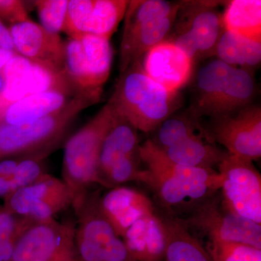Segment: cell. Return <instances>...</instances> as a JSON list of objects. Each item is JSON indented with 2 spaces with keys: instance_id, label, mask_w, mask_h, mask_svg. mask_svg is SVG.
I'll use <instances>...</instances> for the list:
<instances>
[{
  "instance_id": "1",
  "label": "cell",
  "mask_w": 261,
  "mask_h": 261,
  "mask_svg": "<svg viewBox=\"0 0 261 261\" xmlns=\"http://www.w3.org/2000/svg\"><path fill=\"white\" fill-rule=\"evenodd\" d=\"M141 161L146 165L139 182L153 192L165 214L185 219L219 194L221 175L215 169L190 168L168 162L149 145H140Z\"/></svg>"
},
{
  "instance_id": "2",
  "label": "cell",
  "mask_w": 261,
  "mask_h": 261,
  "mask_svg": "<svg viewBox=\"0 0 261 261\" xmlns=\"http://www.w3.org/2000/svg\"><path fill=\"white\" fill-rule=\"evenodd\" d=\"M100 207L135 261H161L166 250L162 216L143 192L118 186L101 195Z\"/></svg>"
},
{
  "instance_id": "3",
  "label": "cell",
  "mask_w": 261,
  "mask_h": 261,
  "mask_svg": "<svg viewBox=\"0 0 261 261\" xmlns=\"http://www.w3.org/2000/svg\"><path fill=\"white\" fill-rule=\"evenodd\" d=\"M102 92H81L59 111L32 123L11 125L0 121V161L54 152L75 118L99 101Z\"/></svg>"
},
{
  "instance_id": "4",
  "label": "cell",
  "mask_w": 261,
  "mask_h": 261,
  "mask_svg": "<svg viewBox=\"0 0 261 261\" xmlns=\"http://www.w3.org/2000/svg\"><path fill=\"white\" fill-rule=\"evenodd\" d=\"M176 99L177 93L151 80L138 61L121 73L107 103L136 129L149 133L171 116Z\"/></svg>"
},
{
  "instance_id": "5",
  "label": "cell",
  "mask_w": 261,
  "mask_h": 261,
  "mask_svg": "<svg viewBox=\"0 0 261 261\" xmlns=\"http://www.w3.org/2000/svg\"><path fill=\"white\" fill-rule=\"evenodd\" d=\"M114 112L109 105L66 141L62 180L69 189L72 207L85 198L92 185L98 184V165L103 140L112 126Z\"/></svg>"
},
{
  "instance_id": "6",
  "label": "cell",
  "mask_w": 261,
  "mask_h": 261,
  "mask_svg": "<svg viewBox=\"0 0 261 261\" xmlns=\"http://www.w3.org/2000/svg\"><path fill=\"white\" fill-rule=\"evenodd\" d=\"M99 192H89L73 207L76 215L74 247L80 261H135L103 214Z\"/></svg>"
},
{
  "instance_id": "7",
  "label": "cell",
  "mask_w": 261,
  "mask_h": 261,
  "mask_svg": "<svg viewBox=\"0 0 261 261\" xmlns=\"http://www.w3.org/2000/svg\"><path fill=\"white\" fill-rule=\"evenodd\" d=\"M220 196L228 211L261 224V176L253 161L226 153L218 166Z\"/></svg>"
},
{
  "instance_id": "8",
  "label": "cell",
  "mask_w": 261,
  "mask_h": 261,
  "mask_svg": "<svg viewBox=\"0 0 261 261\" xmlns=\"http://www.w3.org/2000/svg\"><path fill=\"white\" fill-rule=\"evenodd\" d=\"M112 62L113 49L107 39L87 34L65 42V72L78 92L102 89Z\"/></svg>"
},
{
  "instance_id": "9",
  "label": "cell",
  "mask_w": 261,
  "mask_h": 261,
  "mask_svg": "<svg viewBox=\"0 0 261 261\" xmlns=\"http://www.w3.org/2000/svg\"><path fill=\"white\" fill-rule=\"evenodd\" d=\"M181 220L192 232L205 237L207 240L245 244L261 249V224L228 211L221 202L220 192Z\"/></svg>"
},
{
  "instance_id": "10",
  "label": "cell",
  "mask_w": 261,
  "mask_h": 261,
  "mask_svg": "<svg viewBox=\"0 0 261 261\" xmlns=\"http://www.w3.org/2000/svg\"><path fill=\"white\" fill-rule=\"evenodd\" d=\"M72 204L71 193L65 182L47 173L7 197L3 207L15 216L38 222L55 219Z\"/></svg>"
},
{
  "instance_id": "11",
  "label": "cell",
  "mask_w": 261,
  "mask_h": 261,
  "mask_svg": "<svg viewBox=\"0 0 261 261\" xmlns=\"http://www.w3.org/2000/svg\"><path fill=\"white\" fill-rule=\"evenodd\" d=\"M211 132V142H217L226 152L254 161L261 157V108L249 106L238 112L216 118Z\"/></svg>"
},
{
  "instance_id": "12",
  "label": "cell",
  "mask_w": 261,
  "mask_h": 261,
  "mask_svg": "<svg viewBox=\"0 0 261 261\" xmlns=\"http://www.w3.org/2000/svg\"><path fill=\"white\" fill-rule=\"evenodd\" d=\"M15 51L27 61L56 73L65 72V42L30 19L9 28Z\"/></svg>"
},
{
  "instance_id": "13",
  "label": "cell",
  "mask_w": 261,
  "mask_h": 261,
  "mask_svg": "<svg viewBox=\"0 0 261 261\" xmlns=\"http://www.w3.org/2000/svg\"><path fill=\"white\" fill-rule=\"evenodd\" d=\"M73 221L56 219L33 223L15 243L11 261H45L74 234Z\"/></svg>"
},
{
  "instance_id": "14",
  "label": "cell",
  "mask_w": 261,
  "mask_h": 261,
  "mask_svg": "<svg viewBox=\"0 0 261 261\" xmlns=\"http://www.w3.org/2000/svg\"><path fill=\"white\" fill-rule=\"evenodd\" d=\"M142 67L151 80L173 93L190 80L193 61L170 41H163L144 56Z\"/></svg>"
},
{
  "instance_id": "15",
  "label": "cell",
  "mask_w": 261,
  "mask_h": 261,
  "mask_svg": "<svg viewBox=\"0 0 261 261\" xmlns=\"http://www.w3.org/2000/svg\"><path fill=\"white\" fill-rule=\"evenodd\" d=\"M219 2L186 1L179 3L178 29L187 31L195 39L200 57L214 56L216 45L224 32Z\"/></svg>"
},
{
  "instance_id": "16",
  "label": "cell",
  "mask_w": 261,
  "mask_h": 261,
  "mask_svg": "<svg viewBox=\"0 0 261 261\" xmlns=\"http://www.w3.org/2000/svg\"><path fill=\"white\" fill-rule=\"evenodd\" d=\"M178 10L168 16L144 24L136 32L122 39L119 59L121 73L136 62L142 61L149 49L166 40L176 23Z\"/></svg>"
},
{
  "instance_id": "17",
  "label": "cell",
  "mask_w": 261,
  "mask_h": 261,
  "mask_svg": "<svg viewBox=\"0 0 261 261\" xmlns=\"http://www.w3.org/2000/svg\"><path fill=\"white\" fill-rule=\"evenodd\" d=\"M75 95L50 90L25 96L8 106L0 116V121L11 125L32 123L59 111Z\"/></svg>"
},
{
  "instance_id": "18",
  "label": "cell",
  "mask_w": 261,
  "mask_h": 261,
  "mask_svg": "<svg viewBox=\"0 0 261 261\" xmlns=\"http://www.w3.org/2000/svg\"><path fill=\"white\" fill-rule=\"evenodd\" d=\"M137 132L129 122L114 113L112 126L103 140L99 154L98 185H101L103 177L113 165L127 157L140 154Z\"/></svg>"
},
{
  "instance_id": "19",
  "label": "cell",
  "mask_w": 261,
  "mask_h": 261,
  "mask_svg": "<svg viewBox=\"0 0 261 261\" xmlns=\"http://www.w3.org/2000/svg\"><path fill=\"white\" fill-rule=\"evenodd\" d=\"M148 141L154 152L168 162L190 168L214 169L227 152L221 150L208 138L202 136L191 137L171 146L167 149H159Z\"/></svg>"
},
{
  "instance_id": "20",
  "label": "cell",
  "mask_w": 261,
  "mask_h": 261,
  "mask_svg": "<svg viewBox=\"0 0 261 261\" xmlns=\"http://www.w3.org/2000/svg\"><path fill=\"white\" fill-rule=\"evenodd\" d=\"M161 212L166 233L165 260L214 261L199 237L181 219Z\"/></svg>"
},
{
  "instance_id": "21",
  "label": "cell",
  "mask_w": 261,
  "mask_h": 261,
  "mask_svg": "<svg viewBox=\"0 0 261 261\" xmlns=\"http://www.w3.org/2000/svg\"><path fill=\"white\" fill-rule=\"evenodd\" d=\"M233 67L220 60L209 62L201 68L197 76V99L193 114L196 118L211 116Z\"/></svg>"
},
{
  "instance_id": "22",
  "label": "cell",
  "mask_w": 261,
  "mask_h": 261,
  "mask_svg": "<svg viewBox=\"0 0 261 261\" xmlns=\"http://www.w3.org/2000/svg\"><path fill=\"white\" fill-rule=\"evenodd\" d=\"M255 80L251 70L233 68L211 117L221 118L250 106L255 93Z\"/></svg>"
},
{
  "instance_id": "23",
  "label": "cell",
  "mask_w": 261,
  "mask_h": 261,
  "mask_svg": "<svg viewBox=\"0 0 261 261\" xmlns=\"http://www.w3.org/2000/svg\"><path fill=\"white\" fill-rule=\"evenodd\" d=\"M222 22L224 30L261 42L260 0L228 2Z\"/></svg>"
},
{
  "instance_id": "24",
  "label": "cell",
  "mask_w": 261,
  "mask_h": 261,
  "mask_svg": "<svg viewBox=\"0 0 261 261\" xmlns=\"http://www.w3.org/2000/svg\"><path fill=\"white\" fill-rule=\"evenodd\" d=\"M215 55L230 66L251 70L260 64L261 42L224 30L216 45Z\"/></svg>"
},
{
  "instance_id": "25",
  "label": "cell",
  "mask_w": 261,
  "mask_h": 261,
  "mask_svg": "<svg viewBox=\"0 0 261 261\" xmlns=\"http://www.w3.org/2000/svg\"><path fill=\"white\" fill-rule=\"evenodd\" d=\"M197 120L192 113L190 116L178 115L168 117L154 130V137L149 139V141L156 148L165 149L197 136L209 139L207 132L200 126Z\"/></svg>"
},
{
  "instance_id": "26",
  "label": "cell",
  "mask_w": 261,
  "mask_h": 261,
  "mask_svg": "<svg viewBox=\"0 0 261 261\" xmlns=\"http://www.w3.org/2000/svg\"><path fill=\"white\" fill-rule=\"evenodd\" d=\"M179 3L163 0L129 1L124 15V28L122 39L136 32L144 24L168 16L179 9Z\"/></svg>"
},
{
  "instance_id": "27",
  "label": "cell",
  "mask_w": 261,
  "mask_h": 261,
  "mask_svg": "<svg viewBox=\"0 0 261 261\" xmlns=\"http://www.w3.org/2000/svg\"><path fill=\"white\" fill-rule=\"evenodd\" d=\"M128 3L127 0H94L88 34L110 40L124 18Z\"/></svg>"
},
{
  "instance_id": "28",
  "label": "cell",
  "mask_w": 261,
  "mask_h": 261,
  "mask_svg": "<svg viewBox=\"0 0 261 261\" xmlns=\"http://www.w3.org/2000/svg\"><path fill=\"white\" fill-rule=\"evenodd\" d=\"M205 247L214 261H261V249L245 244L207 240Z\"/></svg>"
},
{
  "instance_id": "29",
  "label": "cell",
  "mask_w": 261,
  "mask_h": 261,
  "mask_svg": "<svg viewBox=\"0 0 261 261\" xmlns=\"http://www.w3.org/2000/svg\"><path fill=\"white\" fill-rule=\"evenodd\" d=\"M94 0H69L64 30L69 39H80L88 34Z\"/></svg>"
},
{
  "instance_id": "30",
  "label": "cell",
  "mask_w": 261,
  "mask_h": 261,
  "mask_svg": "<svg viewBox=\"0 0 261 261\" xmlns=\"http://www.w3.org/2000/svg\"><path fill=\"white\" fill-rule=\"evenodd\" d=\"M69 0L34 1L41 25L48 32L59 34L63 32Z\"/></svg>"
},
{
  "instance_id": "31",
  "label": "cell",
  "mask_w": 261,
  "mask_h": 261,
  "mask_svg": "<svg viewBox=\"0 0 261 261\" xmlns=\"http://www.w3.org/2000/svg\"><path fill=\"white\" fill-rule=\"evenodd\" d=\"M0 19L13 24L28 20L23 2L18 0H0Z\"/></svg>"
},
{
  "instance_id": "32",
  "label": "cell",
  "mask_w": 261,
  "mask_h": 261,
  "mask_svg": "<svg viewBox=\"0 0 261 261\" xmlns=\"http://www.w3.org/2000/svg\"><path fill=\"white\" fill-rule=\"evenodd\" d=\"M22 233L16 234L0 225V261H11L15 243Z\"/></svg>"
},
{
  "instance_id": "33",
  "label": "cell",
  "mask_w": 261,
  "mask_h": 261,
  "mask_svg": "<svg viewBox=\"0 0 261 261\" xmlns=\"http://www.w3.org/2000/svg\"><path fill=\"white\" fill-rule=\"evenodd\" d=\"M76 258L73 234L53 256L45 261H74Z\"/></svg>"
},
{
  "instance_id": "34",
  "label": "cell",
  "mask_w": 261,
  "mask_h": 261,
  "mask_svg": "<svg viewBox=\"0 0 261 261\" xmlns=\"http://www.w3.org/2000/svg\"><path fill=\"white\" fill-rule=\"evenodd\" d=\"M0 48L15 53L14 44L9 28L5 27L2 19H0Z\"/></svg>"
},
{
  "instance_id": "35",
  "label": "cell",
  "mask_w": 261,
  "mask_h": 261,
  "mask_svg": "<svg viewBox=\"0 0 261 261\" xmlns=\"http://www.w3.org/2000/svg\"><path fill=\"white\" fill-rule=\"evenodd\" d=\"M15 191L11 180L9 178L0 176V198L4 200Z\"/></svg>"
},
{
  "instance_id": "36",
  "label": "cell",
  "mask_w": 261,
  "mask_h": 261,
  "mask_svg": "<svg viewBox=\"0 0 261 261\" xmlns=\"http://www.w3.org/2000/svg\"><path fill=\"white\" fill-rule=\"evenodd\" d=\"M5 84L4 68H3L0 69V116L3 114L8 106H10L4 97Z\"/></svg>"
},
{
  "instance_id": "37",
  "label": "cell",
  "mask_w": 261,
  "mask_h": 261,
  "mask_svg": "<svg viewBox=\"0 0 261 261\" xmlns=\"http://www.w3.org/2000/svg\"><path fill=\"white\" fill-rule=\"evenodd\" d=\"M16 55V53H13V51L0 48V69L4 68L7 63Z\"/></svg>"
},
{
  "instance_id": "38",
  "label": "cell",
  "mask_w": 261,
  "mask_h": 261,
  "mask_svg": "<svg viewBox=\"0 0 261 261\" xmlns=\"http://www.w3.org/2000/svg\"><path fill=\"white\" fill-rule=\"evenodd\" d=\"M74 261H80V260H79V259H78V258H76V259H75V260Z\"/></svg>"
}]
</instances>
